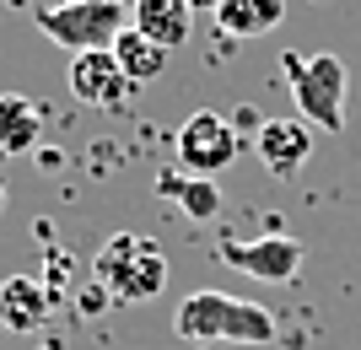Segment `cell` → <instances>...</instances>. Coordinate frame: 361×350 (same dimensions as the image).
<instances>
[{
    "mask_svg": "<svg viewBox=\"0 0 361 350\" xmlns=\"http://www.w3.org/2000/svg\"><path fill=\"white\" fill-rule=\"evenodd\" d=\"M32 22L65 54H92V49H114V38L130 27V6H119V0H65V6H38Z\"/></svg>",
    "mask_w": 361,
    "mask_h": 350,
    "instance_id": "4",
    "label": "cell"
},
{
    "mask_svg": "<svg viewBox=\"0 0 361 350\" xmlns=\"http://www.w3.org/2000/svg\"><path fill=\"white\" fill-rule=\"evenodd\" d=\"M167 199H178V211L189 215V221H216L221 215V189H216L211 178H189V173H167L162 183H157Z\"/></svg>",
    "mask_w": 361,
    "mask_h": 350,
    "instance_id": "14",
    "label": "cell"
},
{
    "mask_svg": "<svg viewBox=\"0 0 361 350\" xmlns=\"http://www.w3.org/2000/svg\"><path fill=\"white\" fill-rule=\"evenodd\" d=\"M216 259H221L226 270L254 275V280L286 286V280H297V270H302L307 254H302V243L286 237V232H264V237H254V243H232V237H221V243H216Z\"/></svg>",
    "mask_w": 361,
    "mask_h": 350,
    "instance_id": "6",
    "label": "cell"
},
{
    "mask_svg": "<svg viewBox=\"0 0 361 350\" xmlns=\"http://www.w3.org/2000/svg\"><path fill=\"white\" fill-rule=\"evenodd\" d=\"M49 6H65V0H49Z\"/></svg>",
    "mask_w": 361,
    "mask_h": 350,
    "instance_id": "20",
    "label": "cell"
},
{
    "mask_svg": "<svg viewBox=\"0 0 361 350\" xmlns=\"http://www.w3.org/2000/svg\"><path fill=\"white\" fill-rule=\"evenodd\" d=\"M65 81H71V97H81L87 108H130V97H135V87H130V76L119 70V60H114V49H92V54H71V70H65Z\"/></svg>",
    "mask_w": 361,
    "mask_h": 350,
    "instance_id": "7",
    "label": "cell"
},
{
    "mask_svg": "<svg viewBox=\"0 0 361 350\" xmlns=\"http://www.w3.org/2000/svg\"><path fill=\"white\" fill-rule=\"evenodd\" d=\"M49 318V291L32 280V275H11V280H0V323L16 329V335H27V329H44Z\"/></svg>",
    "mask_w": 361,
    "mask_h": 350,
    "instance_id": "10",
    "label": "cell"
},
{
    "mask_svg": "<svg viewBox=\"0 0 361 350\" xmlns=\"http://www.w3.org/2000/svg\"><path fill=\"white\" fill-rule=\"evenodd\" d=\"M130 27L146 32L151 44H162L167 54H173V49L189 44L195 11H189V0H135V6H130Z\"/></svg>",
    "mask_w": 361,
    "mask_h": 350,
    "instance_id": "9",
    "label": "cell"
},
{
    "mask_svg": "<svg viewBox=\"0 0 361 350\" xmlns=\"http://www.w3.org/2000/svg\"><path fill=\"white\" fill-rule=\"evenodd\" d=\"M189 11H195V16H200V11H211V16H216V11H221V0H189Z\"/></svg>",
    "mask_w": 361,
    "mask_h": 350,
    "instance_id": "16",
    "label": "cell"
},
{
    "mask_svg": "<svg viewBox=\"0 0 361 350\" xmlns=\"http://www.w3.org/2000/svg\"><path fill=\"white\" fill-rule=\"evenodd\" d=\"M281 70L291 81V97H297L302 119L313 130L340 135L345 130V92H350L345 60L340 54H281Z\"/></svg>",
    "mask_w": 361,
    "mask_h": 350,
    "instance_id": "3",
    "label": "cell"
},
{
    "mask_svg": "<svg viewBox=\"0 0 361 350\" xmlns=\"http://www.w3.org/2000/svg\"><path fill=\"white\" fill-rule=\"evenodd\" d=\"M0 215H6V178H0Z\"/></svg>",
    "mask_w": 361,
    "mask_h": 350,
    "instance_id": "18",
    "label": "cell"
},
{
    "mask_svg": "<svg viewBox=\"0 0 361 350\" xmlns=\"http://www.w3.org/2000/svg\"><path fill=\"white\" fill-rule=\"evenodd\" d=\"M254 151L264 162V173L275 178H297L313 156V124L307 119H264L254 135Z\"/></svg>",
    "mask_w": 361,
    "mask_h": 350,
    "instance_id": "8",
    "label": "cell"
},
{
    "mask_svg": "<svg viewBox=\"0 0 361 350\" xmlns=\"http://www.w3.org/2000/svg\"><path fill=\"white\" fill-rule=\"evenodd\" d=\"M173 329L178 339H195V345H216V339H232V345H275L281 339V323L264 302H243V296H226V291H189L173 313Z\"/></svg>",
    "mask_w": 361,
    "mask_h": 350,
    "instance_id": "1",
    "label": "cell"
},
{
    "mask_svg": "<svg viewBox=\"0 0 361 350\" xmlns=\"http://www.w3.org/2000/svg\"><path fill=\"white\" fill-rule=\"evenodd\" d=\"M108 302H114V296H108V291L103 286H97V280H92V286L87 291H81V313H87V318H97V313H103V307Z\"/></svg>",
    "mask_w": 361,
    "mask_h": 350,
    "instance_id": "15",
    "label": "cell"
},
{
    "mask_svg": "<svg viewBox=\"0 0 361 350\" xmlns=\"http://www.w3.org/2000/svg\"><path fill=\"white\" fill-rule=\"evenodd\" d=\"M119 6H135V0H119Z\"/></svg>",
    "mask_w": 361,
    "mask_h": 350,
    "instance_id": "19",
    "label": "cell"
},
{
    "mask_svg": "<svg viewBox=\"0 0 361 350\" xmlns=\"http://www.w3.org/2000/svg\"><path fill=\"white\" fill-rule=\"evenodd\" d=\"M92 280L124 307L157 302L167 291V254L146 232H114V237L97 248V259H92Z\"/></svg>",
    "mask_w": 361,
    "mask_h": 350,
    "instance_id": "2",
    "label": "cell"
},
{
    "mask_svg": "<svg viewBox=\"0 0 361 350\" xmlns=\"http://www.w3.org/2000/svg\"><path fill=\"white\" fill-rule=\"evenodd\" d=\"M286 22V0H221L216 27L226 38H264Z\"/></svg>",
    "mask_w": 361,
    "mask_h": 350,
    "instance_id": "12",
    "label": "cell"
},
{
    "mask_svg": "<svg viewBox=\"0 0 361 350\" xmlns=\"http://www.w3.org/2000/svg\"><path fill=\"white\" fill-rule=\"evenodd\" d=\"M114 60H119V70L130 76V87H146V81H157L167 70V49L151 44L146 32L124 27L119 38H114Z\"/></svg>",
    "mask_w": 361,
    "mask_h": 350,
    "instance_id": "13",
    "label": "cell"
},
{
    "mask_svg": "<svg viewBox=\"0 0 361 350\" xmlns=\"http://www.w3.org/2000/svg\"><path fill=\"white\" fill-rule=\"evenodd\" d=\"M6 6H11V11H27V0H6Z\"/></svg>",
    "mask_w": 361,
    "mask_h": 350,
    "instance_id": "17",
    "label": "cell"
},
{
    "mask_svg": "<svg viewBox=\"0 0 361 350\" xmlns=\"http://www.w3.org/2000/svg\"><path fill=\"white\" fill-rule=\"evenodd\" d=\"M44 135V113L22 92H0V156H27Z\"/></svg>",
    "mask_w": 361,
    "mask_h": 350,
    "instance_id": "11",
    "label": "cell"
},
{
    "mask_svg": "<svg viewBox=\"0 0 361 350\" xmlns=\"http://www.w3.org/2000/svg\"><path fill=\"white\" fill-rule=\"evenodd\" d=\"M238 151H243V135L232 130L226 113H216V108L189 113V119L178 124V140H173L178 173H189V178H216V173H226L238 162Z\"/></svg>",
    "mask_w": 361,
    "mask_h": 350,
    "instance_id": "5",
    "label": "cell"
}]
</instances>
